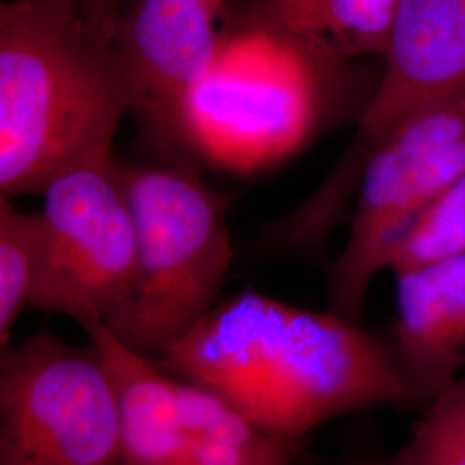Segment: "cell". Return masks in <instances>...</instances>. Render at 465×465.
Segmentation results:
<instances>
[{
	"label": "cell",
	"instance_id": "19",
	"mask_svg": "<svg viewBox=\"0 0 465 465\" xmlns=\"http://www.w3.org/2000/svg\"><path fill=\"white\" fill-rule=\"evenodd\" d=\"M278 2H286V0H278Z\"/></svg>",
	"mask_w": 465,
	"mask_h": 465
},
{
	"label": "cell",
	"instance_id": "1",
	"mask_svg": "<svg viewBox=\"0 0 465 465\" xmlns=\"http://www.w3.org/2000/svg\"><path fill=\"white\" fill-rule=\"evenodd\" d=\"M205 384L259 426L300 440L376 405H422L393 341L361 322L293 307L253 290L234 293L157 361Z\"/></svg>",
	"mask_w": 465,
	"mask_h": 465
},
{
	"label": "cell",
	"instance_id": "15",
	"mask_svg": "<svg viewBox=\"0 0 465 465\" xmlns=\"http://www.w3.org/2000/svg\"><path fill=\"white\" fill-rule=\"evenodd\" d=\"M42 213H23L0 197V349L11 347L19 316L32 307L42 266Z\"/></svg>",
	"mask_w": 465,
	"mask_h": 465
},
{
	"label": "cell",
	"instance_id": "18",
	"mask_svg": "<svg viewBox=\"0 0 465 465\" xmlns=\"http://www.w3.org/2000/svg\"><path fill=\"white\" fill-rule=\"evenodd\" d=\"M211 4L216 7L217 11L224 16L226 15V7H228V0H211Z\"/></svg>",
	"mask_w": 465,
	"mask_h": 465
},
{
	"label": "cell",
	"instance_id": "3",
	"mask_svg": "<svg viewBox=\"0 0 465 465\" xmlns=\"http://www.w3.org/2000/svg\"><path fill=\"white\" fill-rule=\"evenodd\" d=\"M119 174L134 213L136 271L104 326L159 361L216 307L232 261L226 199L186 167L119 164Z\"/></svg>",
	"mask_w": 465,
	"mask_h": 465
},
{
	"label": "cell",
	"instance_id": "6",
	"mask_svg": "<svg viewBox=\"0 0 465 465\" xmlns=\"http://www.w3.org/2000/svg\"><path fill=\"white\" fill-rule=\"evenodd\" d=\"M0 465H119V400L99 349L40 331L0 357Z\"/></svg>",
	"mask_w": 465,
	"mask_h": 465
},
{
	"label": "cell",
	"instance_id": "20",
	"mask_svg": "<svg viewBox=\"0 0 465 465\" xmlns=\"http://www.w3.org/2000/svg\"><path fill=\"white\" fill-rule=\"evenodd\" d=\"M367 465H371V464H367Z\"/></svg>",
	"mask_w": 465,
	"mask_h": 465
},
{
	"label": "cell",
	"instance_id": "11",
	"mask_svg": "<svg viewBox=\"0 0 465 465\" xmlns=\"http://www.w3.org/2000/svg\"><path fill=\"white\" fill-rule=\"evenodd\" d=\"M113 376L119 400V465H186L174 378L123 345L104 322L84 328Z\"/></svg>",
	"mask_w": 465,
	"mask_h": 465
},
{
	"label": "cell",
	"instance_id": "17",
	"mask_svg": "<svg viewBox=\"0 0 465 465\" xmlns=\"http://www.w3.org/2000/svg\"><path fill=\"white\" fill-rule=\"evenodd\" d=\"M124 2L126 0H80L86 21L104 38L111 34L113 23Z\"/></svg>",
	"mask_w": 465,
	"mask_h": 465
},
{
	"label": "cell",
	"instance_id": "7",
	"mask_svg": "<svg viewBox=\"0 0 465 465\" xmlns=\"http://www.w3.org/2000/svg\"><path fill=\"white\" fill-rule=\"evenodd\" d=\"M44 252L32 307L105 322L136 271L134 213L114 157L74 167L44 190Z\"/></svg>",
	"mask_w": 465,
	"mask_h": 465
},
{
	"label": "cell",
	"instance_id": "5",
	"mask_svg": "<svg viewBox=\"0 0 465 465\" xmlns=\"http://www.w3.org/2000/svg\"><path fill=\"white\" fill-rule=\"evenodd\" d=\"M381 80L357 132L316 192L276 221L266 242L286 249L322 245L349 209L367 163L419 111L465 90V0H400Z\"/></svg>",
	"mask_w": 465,
	"mask_h": 465
},
{
	"label": "cell",
	"instance_id": "13",
	"mask_svg": "<svg viewBox=\"0 0 465 465\" xmlns=\"http://www.w3.org/2000/svg\"><path fill=\"white\" fill-rule=\"evenodd\" d=\"M400 0H252L247 9L293 38L338 61L384 54Z\"/></svg>",
	"mask_w": 465,
	"mask_h": 465
},
{
	"label": "cell",
	"instance_id": "9",
	"mask_svg": "<svg viewBox=\"0 0 465 465\" xmlns=\"http://www.w3.org/2000/svg\"><path fill=\"white\" fill-rule=\"evenodd\" d=\"M223 15L211 0H126L109 45L116 55L128 114L159 147H183L184 111L216 63Z\"/></svg>",
	"mask_w": 465,
	"mask_h": 465
},
{
	"label": "cell",
	"instance_id": "8",
	"mask_svg": "<svg viewBox=\"0 0 465 465\" xmlns=\"http://www.w3.org/2000/svg\"><path fill=\"white\" fill-rule=\"evenodd\" d=\"M464 173L465 90L409 117L369 159L347 243L330 271L334 314L361 322L391 238Z\"/></svg>",
	"mask_w": 465,
	"mask_h": 465
},
{
	"label": "cell",
	"instance_id": "16",
	"mask_svg": "<svg viewBox=\"0 0 465 465\" xmlns=\"http://www.w3.org/2000/svg\"><path fill=\"white\" fill-rule=\"evenodd\" d=\"M384 465H465V372L424 405L407 440Z\"/></svg>",
	"mask_w": 465,
	"mask_h": 465
},
{
	"label": "cell",
	"instance_id": "10",
	"mask_svg": "<svg viewBox=\"0 0 465 465\" xmlns=\"http://www.w3.org/2000/svg\"><path fill=\"white\" fill-rule=\"evenodd\" d=\"M395 276L393 347L428 405L465 372V253Z\"/></svg>",
	"mask_w": 465,
	"mask_h": 465
},
{
	"label": "cell",
	"instance_id": "14",
	"mask_svg": "<svg viewBox=\"0 0 465 465\" xmlns=\"http://www.w3.org/2000/svg\"><path fill=\"white\" fill-rule=\"evenodd\" d=\"M465 253V173L411 217L388 243L382 271H416Z\"/></svg>",
	"mask_w": 465,
	"mask_h": 465
},
{
	"label": "cell",
	"instance_id": "12",
	"mask_svg": "<svg viewBox=\"0 0 465 465\" xmlns=\"http://www.w3.org/2000/svg\"><path fill=\"white\" fill-rule=\"evenodd\" d=\"M174 378L186 465H292L300 440L267 431L216 390Z\"/></svg>",
	"mask_w": 465,
	"mask_h": 465
},
{
	"label": "cell",
	"instance_id": "2",
	"mask_svg": "<svg viewBox=\"0 0 465 465\" xmlns=\"http://www.w3.org/2000/svg\"><path fill=\"white\" fill-rule=\"evenodd\" d=\"M128 114L109 40L80 0L0 7V195L44 193L54 178L113 157Z\"/></svg>",
	"mask_w": 465,
	"mask_h": 465
},
{
	"label": "cell",
	"instance_id": "4",
	"mask_svg": "<svg viewBox=\"0 0 465 465\" xmlns=\"http://www.w3.org/2000/svg\"><path fill=\"white\" fill-rule=\"evenodd\" d=\"M184 111V149L250 174L302 147L322 111L326 74L343 61L322 55L245 9Z\"/></svg>",
	"mask_w": 465,
	"mask_h": 465
}]
</instances>
